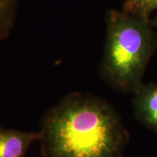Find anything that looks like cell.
<instances>
[{
  "instance_id": "6da1fadb",
  "label": "cell",
  "mask_w": 157,
  "mask_h": 157,
  "mask_svg": "<svg viewBox=\"0 0 157 157\" xmlns=\"http://www.w3.org/2000/svg\"><path fill=\"white\" fill-rule=\"evenodd\" d=\"M41 134L50 157H122L128 138L109 104L82 93L67 96L51 109Z\"/></svg>"
},
{
  "instance_id": "7a4b0ae2",
  "label": "cell",
  "mask_w": 157,
  "mask_h": 157,
  "mask_svg": "<svg viewBox=\"0 0 157 157\" xmlns=\"http://www.w3.org/2000/svg\"><path fill=\"white\" fill-rule=\"evenodd\" d=\"M107 36L103 71L109 81L124 92H134L156 47L151 20L111 10L106 17Z\"/></svg>"
},
{
  "instance_id": "3957f363",
  "label": "cell",
  "mask_w": 157,
  "mask_h": 157,
  "mask_svg": "<svg viewBox=\"0 0 157 157\" xmlns=\"http://www.w3.org/2000/svg\"><path fill=\"white\" fill-rule=\"evenodd\" d=\"M133 93V107L137 117L157 132V84L143 83Z\"/></svg>"
},
{
  "instance_id": "277c9868",
  "label": "cell",
  "mask_w": 157,
  "mask_h": 157,
  "mask_svg": "<svg viewBox=\"0 0 157 157\" xmlns=\"http://www.w3.org/2000/svg\"><path fill=\"white\" fill-rule=\"evenodd\" d=\"M41 140V132L0 129V157H24L31 145Z\"/></svg>"
},
{
  "instance_id": "5b68a950",
  "label": "cell",
  "mask_w": 157,
  "mask_h": 157,
  "mask_svg": "<svg viewBox=\"0 0 157 157\" xmlns=\"http://www.w3.org/2000/svg\"><path fill=\"white\" fill-rule=\"evenodd\" d=\"M18 0H0V40L10 34L15 23Z\"/></svg>"
},
{
  "instance_id": "8992f818",
  "label": "cell",
  "mask_w": 157,
  "mask_h": 157,
  "mask_svg": "<svg viewBox=\"0 0 157 157\" xmlns=\"http://www.w3.org/2000/svg\"><path fill=\"white\" fill-rule=\"evenodd\" d=\"M123 10L135 16L150 20L151 13L157 10V0H125Z\"/></svg>"
},
{
  "instance_id": "52a82bcc",
  "label": "cell",
  "mask_w": 157,
  "mask_h": 157,
  "mask_svg": "<svg viewBox=\"0 0 157 157\" xmlns=\"http://www.w3.org/2000/svg\"><path fill=\"white\" fill-rule=\"evenodd\" d=\"M151 24L153 25H154V26L157 27V16L155 17V18L152 21H151Z\"/></svg>"
}]
</instances>
